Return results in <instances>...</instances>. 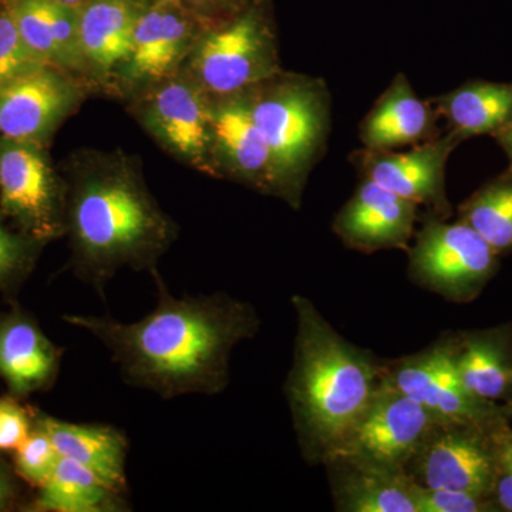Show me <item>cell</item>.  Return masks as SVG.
Masks as SVG:
<instances>
[{
  "label": "cell",
  "instance_id": "9",
  "mask_svg": "<svg viewBox=\"0 0 512 512\" xmlns=\"http://www.w3.org/2000/svg\"><path fill=\"white\" fill-rule=\"evenodd\" d=\"M407 473L423 487L493 497L501 471L491 431L466 424H437L410 461Z\"/></svg>",
  "mask_w": 512,
  "mask_h": 512
},
{
  "label": "cell",
  "instance_id": "14",
  "mask_svg": "<svg viewBox=\"0 0 512 512\" xmlns=\"http://www.w3.org/2000/svg\"><path fill=\"white\" fill-rule=\"evenodd\" d=\"M211 163L215 177L279 197L274 160L252 117L248 90L211 97Z\"/></svg>",
  "mask_w": 512,
  "mask_h": 512
},
{
  "label": "cell",
  "instance_id": "16",
  "mask_svg": "<svg viewBox=\"0 0 512 512\" xmlns=\"http://www.w3.org/2000/svg\"><path fill=\"white\" fill-rule=\"evenodd\" d=\"M64 353L19 301L0 312V379L8 393L28 400L50 392L59 380Z\"/></svg>",
  "mask_w": 512,
  "mask_h": 512
},
{
  "label": "cell",
  "instance_id": "27",
  "mask_svg": "<svg viewBox=\"0 0 512 512\" xmlns=\"http://www.w3.org/2000/svg\"><path fill=\"white\" fill-rule=\"evenodd\" d=\"M42 66L46 64L26 45L8 6L0 0V90Z\"/></svg>",
  "mask_w": 512,
  "mask_h": 512
},
{
  "label": "cell",
  "instance_id": "34",
  "mask_svg": "<svg viewBox=\"0 0 512 512\" xmlns=\"http://www.w3.org/2000/svg\"><path fill=\"white\" fill-rule=\"evenodd\" d=\"M494 501L500 511L512 512V476L500 474L494 488Z\"/></svg>",
  "mask_w": 512,
  "mask_h": 512
},
{
  "label": "cell",
  "instance_id": "32",
  "mask_svg": "<svg viewBox=\"0 0 512 512\" xmlns=\"http://www.w3.org/2000/svg\"><path fill=\"white\" fill-rule=\"evenodd\" d=\"M491 440L497 458L498 468L501 474L512 476V429L510 423L501 424L500 427L491 431Z\"/></svg>",
  "mask_w": 512,
  "mask_h": 512
},
{
  "label": "cell",
  "instance_id": "20",
  "mask_svg": "<svg viewBox=\"0 0 512 512\" xmlns=\"http://www.w3.org/2000/svg\"><path fill=\"white\" fill-rule=\"evenodd\" d=\"M146 6L136 0H87L80 8V40L86 72L99 82L116 79Z\"/></svg>",
  "mask_w": 512,
  "mask_h": 512
},
{
  "label": "cell",
  "instance_id": "1",
  "mask_svg": "<svg viewBox=\"0 0 512 512\" xmlns=\"http://www.w3.org/2000/svg\"><path fill=\"white\" fill-rule=\"evenodd\" d=\"M150 274L157 301L144 318L124 323L110 315L66 313L62 319L99 340L128 386L164 400L224 392L232 350L261 326L254 306L221 292L177 298L158 269Z\"/></svg>",
  "mask_w": 512,
  "mask_h": 512
},
{
  "label": "cell",
  "instance_id": "26",
  "mask_svg": "<svg viewBox=\"0 0 512 512\" xmlns=\"http://www.w3.org/2000/svg\"><path fill=\"white\" fill-rule=\"evenodd\" d=\"M8 222L0 211V296L9 305L19 301L47 244L10 228Z\"/></svg>",
  "mask_w": 512,
  "mask_h": 512
},
{
  "label": "cell",
  "instance_id": "6",
  "mask_svg": "<svg viewBox=\"0 0 512 512\" xmlns=\"http://www.w3.org/2000/svg\"><path fill=\"white\" fill-rule=\"evenodd\" d=\"M66 198L46 146L0 136V211L13 227L46 244L63 237Z\"/></svg>",
  "mask_w": 512,
  "mask_h": 512
},
{
  "label": "cell",
  "instance_id": "11",
  "mask_svg": "<svg viewBox=\"0 0 512 512\" xmlns=\"http://www.w3.org/2000/svg\"><path fill=\"white\" fill-rule=\"evenodd\" d=\"M437 424L423 406L397 392L383 379L362 419L357 421L348 439L332 457L363 458L407 470Z\"/></svg>",
  "mask_w": 512,
  "mask_h": 512
},
{
  "label": "cell",
  "instance_id": "31",
  "mask_svg": "<svg viewBox=\"0 0 512 512\" xmlns=\"http://www.w3.org/2000/svg\"><path fill=\"white\" fill-rule=\"evenodd\" d=\"M28 498L25 484L15 473L12 461L0 454V512L22 511Z\"/></svg>",
  "mask_w": 512,
  "mask_h": 512
},
{
  "label": "cell",
  "instance_id": "21",
  "mask_svg": "<svg viewBox=\"0 0 512 512\" xmlns=\"http://www.w3.org/2000/svg\"><path fill=\"white\" fill-rule=\"evenodd\" d=\"M436 116L439 111L421 100L407 77L399 73L363 120L360 140L367 150L416 146L434 138Z\"/></svg>",
  "mask_w": 512,
  "mask_h": 512
},
{
  "label": "cell",
  "instance_id": "7",
  "mask_svg": "<svg viewBox=\"0 0 512 512\" xmlns=\"http://www.w3.org/2000/svg\"><path fill=\"white\" fill-rule=\"evenodd\" d=\"M498 256L466 222L430 215L410 248L409 275L448 301L471 302L493 278Z\"/></svg>",
  "mask_w": 512,
  "mask_h": 512
},
{
  "label": "cell",
  "instance_id": "18",
  "mask_svg": "<svg viewBox=\"0 0 512 512\" xmlns=\"http://www.w3.org/2000/svg\"><path fill=\"white\" fill-rule=\"evenodd\" d=\"M325 464L339 511L419 512L417 483L404 468L350 456H335Z\"/></svg>",
  "mask_w": 512,
  "mask_h": 512
},
{
  "label": "cell",
  "instance_id": "10",
  "mask_svg": "<svg viewBox=\"0 0 512 512\" xmlns=\"http://www.w3.org/2000/svg\"><path fill=\"white\" fill-rule=\"evenodd\" d=\"M144 89L138 116L147 130L174 156L212 175L211 97L180 73Z\"/></svg>",
  "mask_w": 512,
  "mask_h": 512
},
{
  "label": "cell",
  "instance_id": "36",
  "mask_svg": "<svg viewBox=\"0 0 512 512\" xmlns=\"http://www.w3.org/2000/svg\"><path fill=\"white\" fill-rule=\"evenodd\" d=\"M55 2L63 3V5L73 6V8H82L87 0H55Z\"/></svg>",
  "mask_w": 512,
  "mask_h": 512
},
{
  "label": "cell",
  "instance_id": "29",
  "mask_svg": "<svg viewBox=\"0 0 512 512\" xmlns=\"http://www.w3.org/2000/svg\"><path fill=\"white\" fill-rule=\"evenodd\" d=\"M419 512H497L500 511L493 497L466 491L429 488L416 485Z\"/></svg>",
  "mask_w": 512,
  "mask_h": 512
},
{
  "label": "cell",
  "instance_id": "15",
  "mask_svg": "<svg viewBox=\"0 0 512 512\" xmlns=\"http://www.w3.org/2000/svg\"><path fill=\"white\" fill-rule=\"evenodd\" d=\"M83 96L74 74L46 64L0 90V136L47 147Z\"/></svg>",
  "mask_w": 512,
  "mask_h": 512
},
{
  "label": "cell",
  "instance_id": "25",
  "mask_svg": "<svg viewBox=\"0 0 512 512\" xmlns=\"http://www.w3.org/2000/svg\"><path fill=\"white\" fill-rule=\"evenodd\" d=\"M466 222L488 242L498 255L512 251V173L505 171L460 207Z\"/></svg>",
  "mask_w": 512,
  "mask_h": 512
},
{
  "label": "cell",
  "instance_id": "28",
  "mask_svg": "<svg viewBox=\"0 0 512 512\" xmlns=\"http://www.w3.org/2000/svg\"><path fill=\"white\" fill-rule=\"evenodd\" d=\"M59 458L49 434L35 423L28 439L13 451L12 466L23 484L37 490L52 476Z\"/></svg>",
  "mask_w": 512,
  "mask_h": 512
},
{
  "label": "cell",
  "instance_id": "30",
  "mask_svg": "<svg viewBox=\"0 0 512 512\" xmlns=\"http://www.w3.org/2000/svg\"><path fill=\"white\" fill-rule=\"evenodd\" d=\"M6 392L0 396V454H12L35 427L36 407Z\"/></svg>",
  "mask_w": 512,
  "mask_h": 512
},
{
  "label": "cell",
  "instance_id": "23",
  "mask_svg": "<svg viewBox=\"0 0 512 512\" xmlns=\"http://www.w3.org/2000/svg\"><path fill=\"white\" fill-rule=\"evenodd\" d=\"M20 512H124L127 495L104 483L89 468L60 457L52 476L33 490Z\"/></svg>",
  "mask_w": 512,
  "mask_h": 512
},
{
  "label": "cell",
  "instance_id": "35",
  "mask_svg": "<svg viewBox=\"0 0 512 512\" xmlns=\"http://www.w3.org/2000/svg\"><path fill=\"white\" fill-rule=\"evenodd\" d=\"M494 137L495 140L498 141V144L503 147L505 154H507L508 160H510L508 170L512 173V116L510 120L494 134Z\"/></svg>",
  "mask_w": 512,
  "mask_h": 512
},
{
  "label": "cell",
  "instance_id": "37",
  "mask_svg": "<svg viewBox=\"0 0 512 512\" xmlns=\"http://www.w3.org/2000/svg\"><path fill=\"white\" fill-rule=\"evenodd\" d=\"M136 2L140 3V5L148 6L151 3L157 2V0H136Z\"/></svg>",
  "mask_w": 512,
  "mask_h": 512
},
{
  "label": "cell",
  "instance_id": "3",
  "mask_svg": "<svg viewBox=\"0 0 512 512\" xmlns=\"http://www.w3.org/2000/svg\"><path fill=\"white\" fill-rule=\"evenodd\" d=\"M292 305L296 335L285 396L303 457L325 464L362 419L386 367L340 336L308 298L293 296Z\"/></svg>",
  "mask_w": 512,
  "mask_h": 512
},
{
  "label": "cell",
  "instance_id": "2",
  "mask_svg": "<svg viewBox=\"0 0 512 512\" xmlns=\"http://www.w3.org/2000/svg\"><path fill=\"white\" fill-rule=\"evenodd\" d=\"M70 268L106 299L121 269L151 272L178 235L175 222L148 191L136 165L101 156L74 165L66 181Z\"/></svg>",
  "mask_w": 512,
  "mask_h": 512
},
{
  "label": "cell",
  "instance_id": "17",
  "mask_svg": "<svg viewBox=\"0 0 512 512\" xmlns=\"http://www.w3.org/2000/svg\"><path fill=\"white\" fill-rule=\"evenodd\" d=\"M419 205L363 178L355 194L336 215L333 231L355 251L407 249L414 234Z\"/></svg>",
  "mask_w": 512,
  "mask_h": 512
},
{
  "label": "cell",
  "instance_id": "22",
  "mask_svg": "<svg viewBox=\"0 0 512 512\" xmlns=\"http://www.w3.org/2000/svg\"><path fill=\"white\" fill-rule=\"evenodd\" d=\"M454 363L468 392L512 406V323L453 336Z\"/></svg>",
  "mask_w": 512,
  "mask_h": 512
},
{
  "label": "cell",
  "instance_id": "19",
  "mask_svg": "<svg viewBox=\"0 0 512 512\" xmlns=\"http://www.w3.org/2000/svg\"><path fill=\"white\" fill-rule=\"evenodd\" d=\"M35 423L49 434L60 457L89 468L117 493L127 495L128 440L123 430L57 419L37 407Z\"/></svg>",
  "mask_w": 512,
  "mask_h": 512
},
{
  "label": "cell",
  "instance_id": "4",
  "mask_svg": "<svg viewBox=\"0 0 512 512\" xmlns=\"http://www.w3.org/2000/svg\"><path fill=\"white\" fill-rule=\"evenodd\" d=\"M248 99L274 160L279 198L299 208L308 175L328 140V89L322 80L281 70L249 89Z\"/></svg>",
  "mask_w": 512,
  "mask_h": 512
},
{
  "label": "cell",
  "instance_id": "24",
  "mask_svg": "<svg viewBox=\"0 0 512 512\" xmlns=\"http://www.w3.org/2000/svg\"><path fill=\"white\" fill-rule=\"evenodd\" d=\"M433 101L461 140L494 136L512 116V83L468 82Z\"/></svg>",
  "mask_w": 512,
  "mask_h": 512
},
{
  "label": "cell",
  "instance_id": "13",
  "mask_svg": "<svg viewBox=\"0 0 512 512\" xmlns=\"http://www.w3.org/2000/svg\"><path fill=\"white\" fill-rule=\"evenodd\" d=\"M204 29V22L178 0L151 3L138 18L130 57L116 79L147 87L174 76Z\"/></svg>",
  "mask_w": 512,
  "mask_h": 512
},
{
  "label": "cell",
  "instance_id": "8",
  "mask_svg": "<svg viewBox=\"0 0 512 512\" xmlns=\"http://www.w3.org/2000/svg\"><path fill=\"white\" fill-rule=\"evenodd\" d=\"M384 379L423 406L439 424H466L493 431L510 423L512 417L511 404L487 402L468 392L454 363L453 336L386 367Z\"/></svg>",
  "mask_w": 512,
  "mask_h": 512
},
{
  "label": "cell",
  "instance_id": "5",
  "mask_svg": "<svg viewBox=\"0 0 512 512\" xmlns=\"http://www.w3.org/2000/svg\"><path fill=\"white\" fill-rule=\"evenodd\" d=\"M187 60L188 76L210 97L247 92L281 72L274 30L255 6L207 26Z\"/></svg>",
  "mask_w": 512,
  "mask_h": 512
},
{
  "label": "cell",
  "instance_id": "12",
  "mask_svg": "<svg viewBox=\"0 0 512 512\" xmlns=\"http://www.w3.org/2000/svg\"><path fill=\"white\" fill-rule=\"evenodd\" d=\"M461 138L448 130L444 136L416 144L406 153L392 150L359 151L353 157L363 178L372 180L404 200L426 207L433 217L447 220L451 205L446 194V165Z\"/></svg>",
  "mask_w": 512,
  "mask_h": 512
},
{
  "label": "cell",
  "instance_id": "33",
  "mask_svg": "<svg viewBox=\"0 0 512 512\" xmlns=\"http://www.w3.org/2000/svg\"><path fill=\"white\" fill-rule=\"evenodd\" d=\"M178 2L183 3L185 8L190 9L204 22V19L210 18L215 10L231 9L234 0H178Z\"/></svg>",
  "mask_w": 512,
  "mask_h": 512
}]
</instances>
